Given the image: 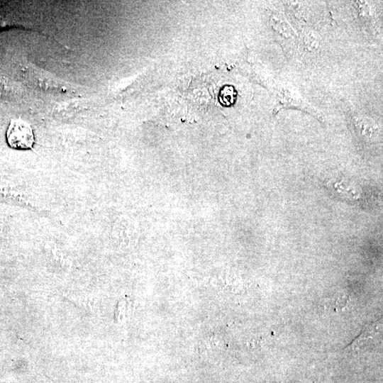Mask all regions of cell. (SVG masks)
<instances>
[{"label":"cell","instance_id":"6da1fadb","mask_svg":"<svg viewBox=\"0 0 383 383\" xmlns=\"http://www.w3.org/2000/svg\"><path fill=\"white\" fill-rule=\"evenodd\" d=\"M9 145L16 150L30 149L34 143V134L26 121L17 118L11 121L6 131Z\"/></svg>","mask_w":383,"mask_h":383},{"label":"cell","instance_id":"7a4b0ae2","mask_svg":"<svg viewBox=\"0 0 383 383\" xmlns=\"http://www.w3.org/2000/svg\"><path fill=\"white\" fill-rule=\"evenodd\" d=\"M381 326L382 323H375L365 328L358 338H357L353 343V348L357 349L362 346L363 343H365L366 341H368L370 339H374L377 333H379Z\"/></svg>","mask_w":383,"mask_h":383},{"label":"cell","instance_id":"3957f363","mask_svg":"<svg viewBox=\"0 0 383 383\" xmlns=\"http://www.w3.org/2000/svg\"><path fill=\"white\" fill-rule=\"evenodd\" d=\"M18 25H19V23L17 22V20L11 18L10 15L4 12H0V29L8 26H15Z\"/></svg>","mask_w":383,"mask_h":383}]
</instances>
